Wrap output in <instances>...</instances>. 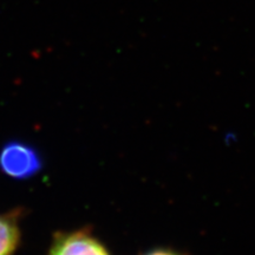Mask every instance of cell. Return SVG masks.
<instances>
[{"label": "cell", "mask_w": 255, "mask_h": 255, "mask_svg": "<svg viewBox=\"0 0 255 255\" xmlns=\"http://www.w3.org/2000/svg\"><path fill=\"white\" fill-rule=\"evenodd\" d=\"M142 255H181L177 252L173 250H167V248H157V250H152L150 252H146V253Z\"/></svg>", "instance_id": "obj_4"}, {"label": "cell", "mask_w": 255, "mask_h": 255, "mask_svg": "<svg viewBox=\"0 0 255 255\" xmlns=\"http://www.w3.org/2000/svg\"><path fill=\"white\" fill-rule=\"evenodd\" d=\"M17 225L7 218L0 216V255H12L18 246Z\"/></svg>", "instance_id": "obj_3"}, {"label": "cell", "mask_w": 255, "mask_h": 255, "mask_svg": "<svg viewBox=\"0 0 255 255\" xmlns=\"http://www.w3.org/2000/svg\"><path fill=\"white\" fill-rule=\"evenodd\" d=\"M0 169L13 178H28L40 169V158L30 145L11 142L0 151Z\"/></svg>", "instance_id": "obj_1"}, {"label": "cell", "mask_w": 255, "mask_h": 255, "mask_svg": "<svg viewBox=\"0 0 255 255\" xmlns=\"http://www.w3.org/2000/svg\"><path fill=\"white\" fill-rule=\"evenodd\" d=\"M49 255H111L104 244L87 229L59 235Z\"/></svg>", "instance_id": "obj_2"}]
</instances>
